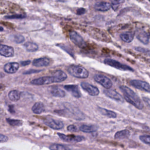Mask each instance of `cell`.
Returning <instances> with one entry per match:
<instances>
[{"label":"cell","instance_id":"obj_1","mask_svg":"<svg viewBox=\"0 0 150 150\" xmlns=\"http://www.w3.org/2000/svg\"><path fill=\"white\" fill-rule=\"evenodd\" d=\"M120 88L123 93L124 98L127 102L139 110L143 108L144 105L141 100L131 88L125 86H121Z\"/></svg>","mask_w":150,"mask_h":150},{"label":"cell","instance_id":"obj_2","mask_svg":"<svg viewBox=\"0 0 150 150\" xmlns=\"http://www.w3.org/2000/svg\"><path fill=\"white\" fill-rule=\"evenodd\" d=\"M67 71L71 76L80 78L86 79L88 77V71L83 67L79 65H71L67 69Z\"/></svg>","mask_w":150,"mask_h":150},{"label":"cell","instance_id":"obj_3","mask_svg":"<svg viewBox=\"0 0 150 150\" xmlns=\"http://www.w3.org/2000/svg\"><path fill=\"white\" fill-rule=\"evenodd\" d=\"M104 63L105 64H107L108 66H110L112 67H114L117 69L120 70H123V71H133L134 70L132 68H131V67L126 65V64H124L121 63L120 62L112 59H105L104 60Z\"/></svg>","mask_w":150,"mask_h":150},{"label":"cell","instance_id":"obj_4","mask_svg":"<svg viewBox=\"0 0 150 150\" xmlns=\"http://www.w3.org/2000/svg\"><path fill=\"white\" fill-rule=\"evenodd\" d=\"M94 79L96 82L101 84L106 89L110 88L112 86V83L111 80L104 75L100 74H95L94 76Z\"/></svg>","mask_w":150,"mask_h":150},{"label":"cell","instance_id":"obj_5","mask_svg":"<svg viewBox=\"0 0 150 150\" xmlns=\"http://www.w3.org/2000/svg\"><path fill=\"white\" fill-rule=\"evenodd\" d=\"M69 36L70 40L78 47L83 48L86 46V43L84 39L76 32L71 31L69 33Z\"/></svg>","mask_w":150,"mask_h":150},{"label":"cell","instance_id":"obj_6","mask_svg":"<svg viewBox=\"0 0 150 150\" xmlns=\"http://www.w3.org/2000/svg\"><path fill=\"white\" fill-rule=\"evenodd\" d=\"M57 135L63 141L71 143H76L83 141L85 139V138L81 135H65L62 133H57Z\"/></svg>","mask_w":150,"mask_h":150},{"label":"cell","instance_id":"obj_7","mask_svg":"<svg viewBox=\"0 0 150 150\" xmlns=\"http://www.w3.org/2000/svg\"><path fill=\"white\" fill-rule=\"evenodd\" d=\"M43 122L47 126L54 129H60L64 127V124L62 121L52 118H46Z\"/></svg>","mask_w":150,"mask_h":150},{"label":"cell","instance_id":"obj_8","mask_svg":"<svg viewBox=\"0 0 150 150\" xmlns=\"http://www.w3.org/2000/svg\"><path fill=\"white\" fill-rule=\"evenodd\" d=\"M129 83L131 86H134L136 88L144 90L147 92H150V85L149 83L139 80H131L129 81Z\"/></svg>","mask_w":150,"mask_h":150},{"label":"cell","instance_id":"obj_9","mask_svg":"<svg viewBox=\"0 0 150 150\" xmlns=\"http://www.w3.org/2000/svg\"><path fill=\"white\" fill-rule=\"evenodd\" d=\"M81 86L82 88L90 96H98L100 93L99 90L97 87L87 82H82L81 83Z\"/></svg>","mask_w":150,"mask_h":150},{"label":"cell","instance_id":"obj_10","mask_svg":"<svg viewBox=\"0 0 150 150\" xmlns=\"http://www.w3.org/2000/svg\"><path fill=\"white\" fill-rule=\"evenodd\" d=\"M54 83V78L52 76H43L35 79L31 81V84L34 85H45Z\"/></svg>","mask_w":150,"mask_h":150},{"label":"cell","instance_id":"obj_11","mask_svg":"<svg viewBox=\"0 0 150 150\" xmlns=\"http://www.w3.org/2000/svg\"><path fill=\"white\" fill-rule=\"evenodd\" d=\"M0 55L6 57H13L14 56V49L12 46L0 43Z\"/></svg>","mask_w":150,"mask_h":150},{"label":"cell","instance_id":"obj_12","mask_svg":"<svg viewBox=\"0 0 150 150\" xmlns=\"http://www.w3.org/2000/svg\"><path fill=\"white\" fill-rule=\"evenodd\" d=\"M103 91H104V93L108 97H109L112 100H115L117 101H119V102H123V101H124L123 97L121 96V94L114 90L109 88V89H105Z\"/></svg>","mask_w":150,"mask_h":150},{"label":"cell","instance_id":"obj_13","mask_svg":"<svg viewBox=\"0 0 150 150\" xmlns=\"http://www.w3.org/2000/svg\"><path fill=\"white\" fill-rule=\"evenodd\" d=\"M64 88L66 90L69 91L73 97L76 98H80L81 96V94L79 90L78 86L74 84L65 85Z\"/></svg>","mask_w":150,"mask_h":150},{"label":"cell","instance_id":"obj_14","mask_svg":"<svg viewBox=\"0 0 150 150\" xmlns=\"http://www.w3.org/2000/svg\"><path fill=\"white\" fill-rule=\"evenodd\" d=\"M51 63V60L46 57L35 59L32 62L33 66L35 67H44L49 66Z\"/></svg>","mask_w":150,"mask_h":150},{"label":"cell","instance_id":"obj_15","mask_svg":"<svg viewBox=\"0 0 150 150\" xmlns=\"http://www.w3.org/2000/svg\"><path fill=\"white\" fill-rule=\"evenodd\" d=\"M19 67V64L17 62H10L5 64L4 67V71L9 74L16 73Z\"/></svg>","mask_w":150,"mask_h":150},{"label":"cell","instance_id":"obj_16","mask_svg":"<svg viewBox=\"0 0 150 150\" xmlns=\"http://www.w3.org/2000/svg\"><path fill=\"white\" fill-rule=\"evenodd\" d=\"M52 76L54 78V83L62 82V81L65 80L67 77V74L64 71H63L62 70H56V71H54Z\"/></svg>","mask_w":150,"mask_h":150},{"label":"cell","instance_id":"obj_17","mask_svg":"<svg viewBox=\"0 0 150 150\" xmlns=\"http://www.w3.org/2000/svg\"><path fill=\"white\" fill-rule=\"evenodd\" d=\"M111 8V4L107 2L101 1L94 5V9L98 11H107Z\"/></svg>","mask_w":150,"mask_h":150},{"label":"cell","instance_id":"obj_18","mask_svg":"<svg viewBox=\"0 0 150 150\" xmlns=\"http://www.w3.org/2000/svg\"><path fill=\"white\" fill-rule=\"evenodd\" d=\"M137 38L144 45H147L149 43V36L144 30H140L137 33Z\"/></svg>","mask_w":150,"mask_h":150},{"label":"cell","instance_id":"obj_19","mask_svg":"<svg viewBox=\"0 0 150 150\" xmlns=\"http://www.w3.org/2000/svg\"><path fill=\"white\" fill-rule=\"evenodd\" d=\"M32 111L35 114H41L45 111V106L42 103L36 102L32 106Z\"/></svg>","mask_w":150,"mask_h":150},{"label":"cell","instance_id":"obj_20","mask_svg":"<svg viewBox=\"0 0 150 150\" xmlns=\"http://www.w3.org/2000/svg\"><path fill=\"white\" fill-rule=\"evenodd\" d=\"M98 127L97 126L95 125H86V124H83L81 125L80 128L79 130H80L82 132H93L96 131Z\"/></svg>","mask_w":150,"mask_h":150},{"label":"cell","instance_id":"obj_21","mask_svg":"<svg viewBox=\"0 0 150 150\" xmlns=\"http://www.w3.org/2000/svg\"><path fill=\"white\" fill-rule=\"evenodd\" d=\"M130 132L128 129H123L117 132L114 135V138L116 139H124L129 137Z\"/></svg>","mask_w":150,"mask_h":150},{"label":"cell","instance_id":"obj_22","mask_svg":"<svg viewBox=\"0 0 150 150\" xmlns=\"http://www.w3.org/2000/svg\"><path fill=\"white\" fill-rule=\"evenodd\" d=\"M134 36V33L132 32H125L120 34V38L125 42L129 43L131 42Z\"/></svg>","mask_w":150,"mask_h":150},{"label":"cell","instance_id":"obj_23","mask_svg":"<svg viewBox=\"0 0 150 150\" xmlns=\"http://www.w3.org/2000/svg\"><path fill=\"white\" fill-rule=\"evenodd\" d=\"M21 94V91L17 90H13L9 91V93H8V97L12 101H17L20 99Z\"/></svg>","mask_w":150,"mask_h":150},{"label":"cell","instance_id":"obj_24","mask_svg":"<svg viewBox=\"0 0 150 150\" xmlns=\"http://www.w3.org/2000/svg\"><path fill=\"white\" fill-rule=\"evenodd\" d=\"M26 51L29 52H36L38 50L39 47L37 44L32 42H27L23 45Z\"/></svg>","mask_w":150,"mask_h":150},{"label":"cell","instance_id":"obj_25","mask_svg":"<svg viewBox=\"0 0 150 150\" xmlns=\"http://www.w3.org/2000/svg\"><path fill=\"white\" fill-rule=\"evenodd\" d=\"M50 93L54 97H64L66 95L65 92L59 87H53L50 90Z\"/></svg>","mask_w":150,"mask_h":150},{"label":"cell","instance_id":"obj_26","mask_svg":"<svg viewBox=\"0 0 150 150\" xmlns=\"http://www.w3.org/2000/svg\"><path fill=\"white\" fill-rule=\"evenodd\" d=\"M98 109H99V111L100 112L101 114H102L104 115L107 116V117L113 118L117 117V114L112 111L108 110L105 108H101V107H99Z\"/></svg>","mask_w":150,"mask_h":150},{"label":"cell","instance_id":"obj_27","mask_svg":"<svg viewBox=\"0 0 150 150\" xmlns=\"http://www.w3.org/2000/svg\"><path fill=\"white\" fill-rule=\"evenodd\" d=\"M9 39L16 43H21L25 41V38L19 34H13L9 36Z\"/></svg>","mask_w":150,"mask_h":150},{"label":"cell","instance_id":"obj_28","mask_svg":"<svg viewBox=\"0 0 150 150\" xmlns=\"http://www.w3.org/2000/svg\"><path fill=\"white\" fill-rule=\"evenodd\" d=\"M49 149L50 150H71L69 147L59 144H53L50 145Z\"/></svg>","mask_w":150,"mask_h":150},{"label":"cell","instance_id":"obj_29","mask_svg":"<svg viewBox=\"0 0 150 150\" xmlns=\"http://www.w3.org/2000/svg\"><path fill=\"white\" fill-rule=\"evenodd\" d=\"M6 121L9 125H11L12 126H14V127L21 126L23 124V121L22 120H14V119L6 118Z\"/></svg>","mask_w":150,"mask_h":150},{"label":"cell","instance_id":"obj_30","mask_svg":"<svg viewBox=\"0 0 150 150\" xmlns=\"http://www.w3.org/2000/svg\"><path fill=\"white\" fill-rule=\"evenodd\" d=\"M124 2V0H112L111 4V7L114 11H117L118 7Z\"/></svg>","mask_w":150,"mask_h":150},{"label":"cell","instance_id":"obj_31","mask_svg":"<svg viewBox=\"0 0 150 150\" xmlns=\"http://www.w3.org/2000/svg\"><path fill=\"white\" fill-rule=\"evenodd\" d=\"M26 18V15L23 14H15L9 16H5V18L8 19H23Z\"/></svg>","mask_w":150,"mask_h":150},{"label":"cell","instance_id":"obj_32","mask_svg":"<svg viewBox=\"0 0 150 150\" xmlns=\"http://www.w3.org/2000/svg\"><path fill=\"white\" fill-rule=\"evenodd\" d=\"M140 140L145 143V144H148L150 145V135H141L139 137Z\"/></svg>","mask_w":150,"mask_h":150},{"label":"cell","instance_id":"obj_33","mask_svg":"<svg viewBox=\"0 0 150 150\" xmlns=\"http://www.w3.org/2000/svg\"><path fill=\"white\" fill-rule=\"evenodd\" d=\"M67 129L70 132H77L79 131L77 127L75 125H70L67 127Z\"/></svg>","mask_w":150,"mask_h":150},{"label":"cell","instance_id":"obj_34","mask_svg":"<svg viewBox=\"0 0 150 150\" xmlns=\"http://www.w3.org/2000/svg\"><path fill=\"white\" fill-rule=\"evenodd\" d=\"M8 137L5 135L0 134V142H5L8 141Z\"/></svg>","mask_w":150,"mask_h":150},{"label":"cell","instance_id":"obj_35","mask_svg":"<svg viewBox=\"0 0 150 150\" xmlns=\"http://www.w3.org/2000/svg\"><path fill=\"white\" fill-rule=\"evenodd\" d=\"M135 50L137 51H138L139 52H142V53H147V52H148V49H145V48H142V47H137L135 48Z\"/></svg>","mask_w":150,"mask_h":150},{"label":"cell","instance_id":"obj_36","mask_svg":"<svg viewBox=\"0 0 150 150\" xmlns=\"http://www.w3.org/2000/svg\"><path fill=\"white\" fill-rule=\"evenodd\" d=\"M86 12V9L84 8H79L77 9V11H76V13L77 15H82V14H84L85 12Z\"/></svg>","mask_w":150,"mask_h":150},{"label":"cell","instance_id":"obj_37","mask_svg":"<svg viewBox=\"0 0 150 150\" xmlns=\"http://www.w3.org/2000/svg\"><path fill=\"white\" fill-rule=\"evenodd\" d=\"M143 99V101L145 102V103L146 104H147L149 107H150V98H148V97H144L142 98Z\"/></svg>","mask_w":150,"mask_h":150},{"label":"cell","instance_id":"obj_38","mask_svg":"<svg viewBox=\"0 0 150 150\" xmlns=\"http://www.w3.org/2000/svg\"><path fill=\"white\" fill-rule=\"evenodd\" d=\"M40 71V70H30L29 71H26L25 73H23L24 74H31V73H38Z\"/></svg>","mask_w":150,"mask_h":150},{"label":"cell","instance_id":"obj_39","mask_svg":"<svg viewBox=\"0 0 150 150\" xmlns=\"http://www.w3.org/2000/svg\"><path fill=\"white\" fill-rule=\"evenodd\" d=\"M30 63V60H26V61H23L21 62V64L22 66H27L28 64H29Z\"/></svg>","mask_w":150,"mask_h":150},{"label":"cell","instance_id":"obj_40","mask_svg":"<svg viewBox=\"0 0 150 150\" xmlns=\"http://www.w3.org/2000/svg\"><path fill=\"white\" fill-rule=\"evenodd\" d=\"M8 110H9V111L11 113H14L15 112V111H14V107L13 106V105H9V107H8Z\"/></svg>","mask_w":150,"mask_h":150},{"label":"cell","instance_id":"obj_41","mask_svg":"<svg viewBox=\"0 0 150 150\" xmlns=\"http://www.w3.org/2000/svg\"><path fill=\"white\" fill-rule=\"evenodd\" d=\"M4 88H5V86H4L3 84H1V83H0V90L4 89Z\"/></svg>","mask_w":150,"mask_h":150},{"label":"cell","instance_id":"obj_42","mask_svg":"<svg viewBox=\"0 0 150 150\" xmlns=\"http://www.w3.org/2000/svg\"><path fill=\"white\" fill-rule=\"evenodd\" d=\"M4 30V28L1 26H0V32H2Z\"/></svg>","mask_w":150,"mask_h":150},{"label":"cell","instance_id":"obj_43","mask_svg":"<svg viewBox=\"0 0 150 150\" xmlns=\"http://www.w3.org/2000/svg\"><path fill=\"white\" fill-rule=\"evenodd\" d=\"M149 2H150V0H149Z\"/></svg>","mask_w":150,"mask_h":150}]
</instances>
